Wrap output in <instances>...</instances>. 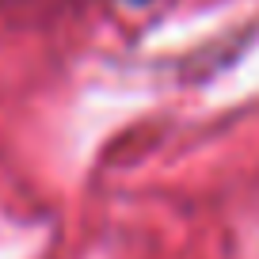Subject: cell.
Masks as SVG:
<instances>
[{
    "label": "cell",
    "instance_id": "cell-1",
    "mask_svg": "<svg viewBox=\"0 0 259 259\" xmlns=\"http://www.w3.org/2000/svg\"><path fill=\"white\" fill-rule=\"evenodd\" d=\"M130 4H141V0H130Z\"/></svg>",
    "mask_w": 259,
    "mask_h": 259
}]
</instances>
